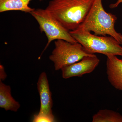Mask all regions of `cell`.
Returning a JSON list of instances; mask_svg holds the SVG:
<instances>
[{
    "instance_id": "cell-1",
    "label": "cell",
    "mask_w": 122,
    "mask_h": 122,
    "mask_svg": "<svg viewBox=\"0 0 122 122\" xmlns=\"http://www.w3.org/2000/svg\"><path fill=\"white\" fill-rule=\"evenodd\" d=\"M94 0H52L46 9L68 31L76 29L89 13Z\"/></svg>"
},
{
    "instance_id": "cell-2",
    "label": "cell",
    "mask_w": 122,
    "mask_h": 122,
    "mask_svg": "<svg viewBox=\"0 0 122 122\" xmlns=\"http://www.w3.org/2000/svg\"><path fill=\"white\" fill-rule=\"evenodd\" d=\"M117 20L115 15L105 11L102 0H94L85 20L77 29L93 32L95 35L111 36L122 44V35L115 28Z\"/></svg>"
},
{
    "instance_id": "cell-9",
    "label": "cell",
    "mask_w": 122,
    "mask_h": 122,
    "mask_svg": "<svg viewBox=\"0 0 122 122\" xmlns=\"http://www.w3.org/2000/svg\"><path fill=\"white\" fill-rule=\"evenodd\" d=\"M20 107L19 103L16 101L11 95L10 86L0 81V107L6 111L16 112Z\"/></svg>"
},
{
    "instance_id": "cell-5",
    "label": "cell",
    "mask_w": 122,
    "mask_h": 122,
    "mask_svg": "<svg viewBox=\"0 0 122 122\" xmlns=\"http://www.w3.org/2000/svg\"><path fill=\"white\" fill-rule=\"evenodd\" d=\"M55 48L49 56L55 70L78 62L90 54L78 42L72 43L62 39L54 42Z\"/></svg>"
},
{
    "instance_id": "cell-15",
    "label": "cell",
    "mask_w": 122,
    "mask_h": 122,
    "mask_svg": "<svg viewBox=\"0 0 122 122\" xmlns=\"http://www.w3.org/2000/svg\"></svg>"
},
{
    "instance_id": "cell-6",
    "label": "cell",
    "mask_w": 122,
    "mask_h": 122,
    "mask_svg": "<svg viewBox=\"0 0 122 122\" xmlns=\"http://www.w3.org/2000/svg\"><path fill=\"white\" fill-rule=\"evenodd\" d=\"M100 60L96 55L92 54L85 56L78 62L63 67L61 69L63 78L82 77L93 72L97 66Z\"/></svg>"
},
{
    "instance_id": "cell-3",
    "label": "cell",
    "mask_w": 122,
    "mask_h": 122,
    "mask_svg": "<svg viewBox=\"0 0 122 122\" xmlns=\"http://www.w3.org/2000/svg\"><path fill=\"white\" fill-rule=\"evenodd\" d=\"M70 33L90 54L97 53L106 56L114 55L122 56L121 44L111 36L95 35L91 32L79 29L70 31Z\"/></svg>"
},
{
    "instance_id": "cell-7",
    "label": "cell",
    "mask_w": 122,
    "mask_h": 122,
    "mask_svg": "<svg viewBox=\"0 0 122 122\" xmlns=\"http://www.w3.org/2000/svg\"><path fill=\"white\" fill-rule=\"evenodd\" d=\"M37 85L41 102L39 113L53 115L52 93L50 89L49 81L45 72H42L40 75Z\"/></svg>"
},
{
    "instance_id": "cell-10",
    "label": "cell",
    "mask_w": 122,
    "mask_h": 122,
    "mask_svg": "<svg viewBox=\"0 0 122 122\" xmlns=\"http://www.w3.org/2000/svg\"><path fill=\"white\" fill-rule=\"evenodd\" d=\"M32 0H0V12L19 11L30 13L35 9L29 6ZM40 1L43 0H39Z\"/></svg>"
},
{
    "instance_id": "cell-4",
    "label": "cell",
    "mask_w": 122,
    "mask_h": 122,
    "mask_svg": "<svg viewBox=\"0 0 122 122\" xmlns=\"http://www.w3.org/2000/svg\"><path fill=\"white\" fill-rule=\"evenodd\" d=\"M30 14L37 21L41 32L45 33L48 39V42L39 59L53 41L62 39L72 43L77 42L69 31L62 26L46 9H35Z\"/></svg>"
},
{
    "instance_id": "cell-11",
    "label": "cell",
    "mask_w": 122,
    "mask_h": 122,
    "mask_svg": "<svg viewBox=\"0 0 122 122\" xmlns=\"http://www.w3.org/2000/svg\"><path fill=\"white\" fill-rule=\"evenodd\" d=\"M93 122H122V115L114 111L100 110L93 116Z\"/></svg>"
},
{
    "instance_id": "cell-13",
    "label": "cell",
    "mask_w": 122,
    "mask_h": 122,
    "mask_svg": "<svg viewBox=\"0 0 122 122\" xmlns=\"http://www.w3.org/2000/svg\"><path fill=\"white\" fill-rule=\"evenodd\" d=\"M7 76L4 66L1 65H0V81H4L6 78Z\"/></svg>"
},
{
    "instance_id": "cell-8",
    "label": "cell",
    "mask_w": 122,
    "mask_h": 122,
    "mask_svg": "<svg viewBox=\"0 0 122 122\" xmlns=\"http://www.w3.org/2000/svg\"><path fill=\"white\" fill-rule=\"evenodd\" d=\"M107 56V73L109 82L116 89L122 91V60L116 55Z\"/></svg>"
},
{
    "instance_id": "cell-12",
    "label": "cell",
    "mask_w": 122,
    "mask_h": 122,
    "mask_svg": "<svg viewBox=\"0 0 122 122\" xmlns=\"http://www.w3.org/2000/svg\"><path fill=\"white\" fill-rule=\"evenodd\" d=\"M33 122H55V120L53 114L46 115L38 113L34 115L33 118Z\"/></svg>"
},
{
    "instance_id": "cell-14",
    "label": "cell",
    "mask_w": 122,
    "mask_h": 122,
    "mask_svg": "<svg viewBox=\"0 0 122 122\" xmlns=\"http://www.w3.org/2000/svg\"><path fill=\"white\" fill-rule=\"evenodd\" d=\"M121 3H122V0H117V1L114 4H111L109 5L111 9H114L117 7Z\"/></svg>"
}]
</instances>
